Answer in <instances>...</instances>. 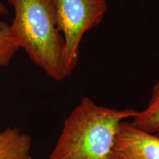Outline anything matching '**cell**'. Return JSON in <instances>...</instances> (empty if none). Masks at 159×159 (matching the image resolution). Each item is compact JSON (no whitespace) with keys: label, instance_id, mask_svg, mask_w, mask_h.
Returning <instances> with one entry per match:
<instances>
[{"label":"cell","instance_id":"1","mask_svg":"<svg viewBox=\"0 0 159 159\" xmlns=\"http://www.w3.org/2000/svg\"><path fill=\"white\" fill-rule=\"evenodd\" d=\"M136 112L99 105L83 97L63 122L49 159H111L121 123Z\"/></svg>","mask_w":159,"mask_h":159},{"label":"cell","instance_id":"2","mask_svg":"<svg viewBox=\"0 0 159 159\" xmlns=\"http://www.w3.org/2000/svg\"><path fill=\"white\" fill-rule=\"evenodd\" d=\"M14 10L11 27L16 43L30 59L56 81L67 77L65 41L51 0H7Z\"/></svg>","mask_w":159,"mask_h":159},{"label":"cell","instance_id":"3","mask_svg":"<svg viewBox=\"0 0 159 159\" xmlns=\"http://www.w3.org/2000/svg\"><path fill=\"white\" fill-rule=\"evenodd\" d=\"M58 30L65 41L64 66L70 76L80 59V45L85 33L99 25L108 11L107 0H51Z\"/></svg>","mask_w":159,"mask_h":159},{"label":"cell","instance_id":"4","mask_svg":"<svg viewBox=\"0 0 159 159\" xmlns=\"http://www.w3.org/2000/svg\"><path fill=\"white\" fill-rule=\"evenodd\" d=\"M111 159H159V136L141 130L131 122L123 121Z\"/></svg>","mask_w":159,"mask_h":159},{"label":"cell","instance_id":"5","mask_svg":"<svg viewBox=\"0 0 159 159\" xmlns=\"http://www.w3.org/2000/svg\"><path fill=\"white\" fill-rule=\"evenodd\" d=\"M32 139L16 127L0 130V159H33Z\"/></svg>","mask_w":159,"mask_h":159},{"label":"cell","instance_id":"6","mask_svg":"<svg viewBox=\"0 0 159 159\" xmlns=\"http://www.w3.org/2000/svg\"><path fill=\"white\" fill-rule=\"evenodd\" d=\"M131 123L150 134L159 132V79L152 87L148 105L142 111H137Z\"/></svg>","mask_w":159,"mask_h":159},{"label":"cell","instance_id":"7","mask_svg":"<svg viewBox=\"0 0 159 159\" xmlns=\"http://www.w3.org/2000/svg\"><path fill=\"white\" fill-rule=\"evenodd\" d=\"M19 49L12 35L10 25L0 22V69L8 66Z\"/></svg>","mask_w":159,"mask_h":159},{"label":"cell","instance_id":"8","mask_svg":"<svg viewBox=\"0 0 159 159\" xmlns=\"http://www.w3.org/2000/svg\"><path fill=\"white\" fill-rule=\"evenodd\" d=\"M8 12V9L5 7L2 2H0V15H4Z\"/></svg>","mask_w":159,"mask_h":159},{"label":"cell","instance_id":"9","mask_svg":"<svg viewBox=\"0 0 159 159\" xmlns=\"http://www.w3.org/2000/svg\"><path fill=\"white\" fill-rule=\"evenodd\" d=\"M158 134V136H159V132H158V133H157V134Z\"/></svg>","mask_w":159,"mask_h":159}]
</instances>
